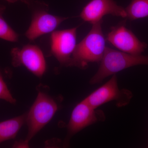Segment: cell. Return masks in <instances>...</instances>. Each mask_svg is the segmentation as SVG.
I'll return each mask as SVG.
<instances>
[{"mask_svg": "<svg viewBox=\"0 0 148 148\" xmlns=\"http://www.w3.org/2000/svg\"><path fill=\"white\" fill-rule=\"evenodd\" d=\"M102 23L103 20L92 24L90 32L77 44L69 66L85 69L89 63L101 62L107 47Z\"/></svg>", "mask_w": 148, "mask_h": 148, "instance_id": "6da1fadb", "label": "cell"}, {"mask_svg": "<svg viewBox=\"0 0 148 148\" xmlns=\"http://www.w3.org/2000/svg\"><path fill=\"white\" fill-rule=\"evenodd\" d=\"M138 65L148 66V55L130 54L107 47L99 69L91 78L90 83L97 84L107 77Z\"/></svg>", "mask_w": 148, "mask_h": 148, "instance_id": "7a4b0ae2", "label": "cell"}, {"mask_svg": "<svg viewBox=\"0 0 148 148\" xmlns=\"http://www.w3.org/2000/svg\"><path fill=\"white\" fill-rule=\"evenodd\" d=\"M57 110L58 106L53 98L46 93L39 91L29 112L26 114L28 131L25 142L29 143L51 120Z\"/></svg>", "mask_w": 148, "mask_h": 148, "instance_id": "3957f363", "label": "cell"}, {"mask_svg": "<svg viewBox=\"0 0 148 148\" xmlns=\"http://www.w3.org/2000/svg\"><path fill=\"white\" fill-rule=\"evenodd\" d=\"M28 6L32 10V19L25 36L30 41L51 34L61 23L69 18L49 13L48 5L43 2L36 0Z\"/></svg>", "mask_w": 148, "mask_h": 148, "instance_id": "277c9868", "label": "cell"}, {"mask_svg": "<svg viewBox=\"0 0 148 148\" xmlns=\"http://www.w3.org/2000/svg\"><path fill=\"white\" fill-rule=\"evenodd\" d=\"M12 65L23 66L39 77H42L47 70V63L42 50L39 47L28 44L21 48L15 47L11 51Z\"/></svg>", "mask_w": 148, "mask_h": 148, "instance_id": "5b68a950", "label": "cell"}, {"mask_svg": "<svg viewBox=\"0 0 148 148\" xmlns=\"http://www.w3.org/2000/svg\"><path fill=\"white\" fill-rule=\"evenodd\" d=\"M132 97V93L129 90L119 89L116 75L114 74L108 81L85 99L92 108L96 109L101 105L112 101H116L119 107L125 106L129 103Z\"/></svg>", "mask_w": 148, "mask_h": 148, "instance_id": "8992f818", "label": "cell"}, {"mask_svg": "<svg viewBox=\"0 0 148 148\" xmlns=\"http://www.w3.org/2000/svg\"><path fill=\"white\" fill-rule=\"evenodd\" d=\"M78 27L55 30L50 36L51 52L62 65L69 66L76 47Z\"/></svg>", "mask_w": 148, "mask_h": 148, "instance_id": "52a82bcc", "label": "cell"}, {"mask_svg": "<svg viewBox=\"0 0 148 148\" xmlns=\"http://www.w3.org/2000/svg\"><path fill=\"white\" fill-rule=\"evenodd\" d=\"M126 21L110 28L106 40L120 51L130 54H141L147 45L142 42L132 31L126 28Z\"/></svg>", "mask_w": 148, "mask_h": 148, "instance_id": "ba28073f", "label": "cell"}, {"mask_svg": "<svg viewBox=\"0 0 148 148\" xmlns=\"http://www.w3.org/2000/svg\"><path fill=\"white\" fill-rule=\"evenodd\" d=\"M108 14L127 18L125 8L114 0H91L83 8L79 16L92 24L102 21L103 16Z\"/></svg>", "mask_w": 148, "mask_h": 148, "instance_id": "9c48e42d", "label": "cell"}, {"mask_svg": "<svg viewBox=\"0 0 148 148\" xmlns=\"http://www.w3.org/2000/svg\"><path fill=\"white\" fill-rule=\"evenodd\" d=\"M98 120L99 113L84 99L75 107L72 112L67 126L68 137H72Z\"/></svg>", "mask_w": 148, "mask_h": 148, "instance_id": "30bf717a", "label": "cell"}, {"mask_svg": "<svg viewBox=\"0 0 148 148\" xmlns=\"http://www.w3.org/2000/svg\"><path fill=\"white\" fill-rule=\"evenodd\" d=\"M26 114L0 122V144L16 137L26 122Z\"/></svg>", "mask_w": 148, "mask_h": 148, "instance_id": "8fae6325", "label": "cell"}, {"mask_svg": "<svg viewBox=\"0 0 148 148\" xmlns=\"http://www.w3.org/2000/svg\"><path fill=\"white\" fill-rule=\"evenodd\" d=\"M125 10L130 21L148 17V0H131Z\"/></svg>", "mask_w": 148, "mask_h": 148, "instance_id": "7c38bea8", "label": "cell"}, {"mask_svg": "<svg viewBox=\"0 0 148 148\" xmlns=\"http://www.w3.org/2000/svg\"><path fill=\"white\" fill-rule=\"evenodd\" d=\"M5 9V6L0 3V39L10 42H17L18 40V34L9 25L3 16Z\"/></svg>", "mask_w": 148, "mask_h": 148, "instance_id": "4fadbf2b", "label": "cell"}, {"mask_svg": "<svg viewBox=\"0 0 148 148\" xmlns=\"http://www.w3.org/2000/svg\"><path fill=\"white\" fill-rule=\"evenodd\" d=\"M0 99L4 100L11 103L15 104L16 100L13 98V96L9 90L5 82L3 79V77L0 73Z\"/></svg>", "mask_w": 148, "mask_h": 148, "instance_id": "5bb4252c", "label": "cell"}, {"mask_svg": "<svg viewBox=\"0 0 148 148\" xmlns=\"http://www.w3.org/2000/svg\"><path fill=\"white\" fill-rule=\"evenodd\" d=\"M5 1L10 3H14L18 1H21L22 3H24L25 4L28 6L36 0H5Z\"/></svg>", "mask_w": 148, "mask_h": 148, "instance_id": "9a60e30c", "label": "cell"}]
</instances>
